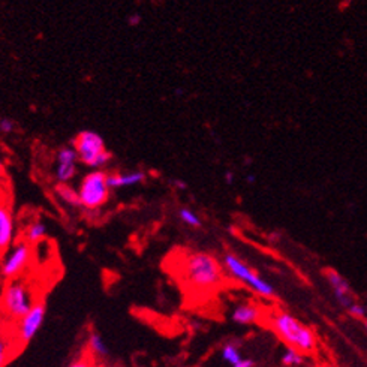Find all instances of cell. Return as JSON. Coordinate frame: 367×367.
<instances>
[{"label": "cell", "mask_w": 367, "mask_h": 367, "mask_svg": "<svg viewBox=\"0 0 367 367\" xmlns=\"http://www.w3.org/2000/svg\"><path fill=\"white\" fill-rule=\"evenodd\" d=\"M183 280L196 291H212L224 282L222 262L207 252H191L182 264Z\"/></svg>", "instance_id": "cell-1"}, {"label": "cell", "mask_w": 367, "mask_h": 367, "mask_svg": "<svg viewBox=\"0 0 367 367\" xmlns=\"http://www.w3.org/2000/svg\"><path fill=\"white\" fill-rule=\"evenodd\" d=\"M270 327L288 348L297 350L301 354L312 352L317 346V338L313 331L288 312L279 310L271 313Z\"/></svg>", "instance_id": "cell-2"}, {"label": "cell", "mask_w": 367, "mask_h": 367, "mask_svg": "<svg viewBox=\"0 0 367 367\" xmlns=\"http://www.w3.org/2000/svg\"><path fill=\"white\" fill-rule=\"evenodd\" d=\"M34 291L24 279L8 280L0 296V310L13 321H21L35 306Z\"/></svg>", "instance_id": "cell-3"}, {"label": "cell", "mask_w": 367, "mask_h": 367, "mask_svg": "<svg viewBox=\"0 0 367 367\" xmlns=\"http://www.w3.org/2000/svg\"><path fill=\"white\" fill-rule=\"evenodd\" d=\"M73 149L78 154V161L92 170H102L111 161L113 154L105 147L103 138L94 131H82L73 140Z\"/></svg>", "instance_id": "cell-4"}, {"label": "cell", "mask_w": 367, "mask_h": 367, "mask_svg": "<svg viewBox=\"0 0 367 367\" xmlns=\"http://www.w3.org/2000/svg\"><path fill=\"white\" fill-rule=\"evenodd\" d=\"M222 266L231 278L238 280L240 283H243V285L257 292L258 296L267 298L276 296L275 287L270 285L266 279H262L254 268H250L246 262L243 259H240L237 255L225 254L222 259Z\"/></svg>", "instance_id": "cell-5"}, {"label": "cell", "mask_w": 367, "mask_h": 367, "mask_svg": "<svg viewBox=\"0 0 367 367\" xmlns=\"http://www.w3.org/2000/svg\"><path fill=\"white\" fill-rule=\"evenodd\" d=\"M107 175L103 170H93L82 177L78 186L81 207L87 212H96L108 203L110 187L107 185Z\"/></svg>", "instance_id": "cell-6"}, {"label": "cell", "mask_w": 367, "mask_h": 367, "mask_svg": "<svg viewBox=\"0 0 367 367\" xmlns=\"http://www.w3.org/2000/svg\"><path fill=\"white\" fill-rule=\"evenodd\" d=\"M31 259H34V246L29 245L26 240L20 238L0 258V275L8 280L20 279L29 268Z\"/></svg>", "instance_id": "cell-7"}, {"label": "cell", "mask_w": 367, "mask_h": 367, "mask_svg": "<svg viewBox=\"0 0 367 367\" xmlns=\"http://www.w3.org/2000/svg\"><path fill=\"white\" fill-rule=\"evenodd\" d=\"M45 303L44 301H36L35 306L26 315V317L18 321V330H17V338L21 345L29 343L31 339L35 338L36 333L41 330L42 324L45 319Z\"/></svg>", "instance_id": "cell-8"}, {"label": "cell", "mask_w": 367, "mask_h": 367, "mask_svg": "<svg viewBox=\"0 0 367 367\" xmlns=\"http://www.w3.org/2000/svg\"><path fill=\"white\" fill-rule=\"evenodd\" d=\"M78 154L73 147H63L56 154L55 177L59 185H69L78 171Z\"/></svg>", "instance_id": "cell-9"}, {"label": "cell", "mask_w": 367, "mask_h": 367, "mask_svg": "<svg viewBox=\"0 0 367 367\" xmlns=\"http://www.w3.org/2000/svg\"><path fill=\"white\" fill-rule=\"evenodd\" d=\"M325 279H327L330 288L333 289L334 294V298L338 301L343 309L348 310L350 306L352 303H355L354 300V294H352V288L340 273H338L333 268H327L324 271Z\"/></svg>", "instance_id": "cell-10"}, {"label": "cell", "mask_w": 367, "mask_h": 367, "mask_svg": "<svg viewBox=\"0 0 367 367\" xmlns=\"http://www.w3.org/2000/svg\"><path fill=\"white\" fill-rule=\"evenodd\" d=\"M17 241V225L10 206H0V258Z\"/></svg>", "instance_id": "cell-11"}, {"label": "cell", "mask_w": 367, "mask_h": 367, "mask_svg": "<svg viewBox=\"0 0 367 367\" xmlns=\"http://www.w3.org/2000/svg\"><path fill=\"white\" fill-rule=\"evenodd\" d=\"M145 173L144 171H128V173H108L107 175V185L110 191L113 189H122V187H131L141 185L145 182Z\"/></svg>", "instance_id": "cell-12"}, {"label": "cell", "mask_w": 367, "mask_h": 367, "mask_svg": "<svg viewBox=\"0 0 367 367\" xmlns=\"http://www.w3.org/2000/svg\"><path fill=\"white\" fill-rule=\"evenodd\" d=\"M261 318V310L255 304L250 303H243L238 304V306L231 313V319H233L236 324L240 325H250L258 322Z\"/></svg>", "instance_id": "cell-13"}, {"label": "cell", "mask_w": 367, "mask_h": 367, "mask_svg": "<svg viewBox=\"0 0 367 367\" xmlns=\"http://www.w3.org/2000/svg\"><path fill=\"white\" fill-rule=\"evenodd\" d=\"M47 233H48V226L44 220L35 219V220H31V222L24 228L23 237L21 238L26 240L27 243L31 246H36L45 240Z\"/></svg>", "instance_id": "cell-14"}, {"label": "cell", "mask_w": 367, "mask_h": 367, "mask_svg": "<svg viewBox=\"0 0 367 367\" xmlns=\"http://www.w3.org/2000/svg\"><path fill=\"white\" fill-rule=\"evenodd\" d=\"M55 191H56V195L62 203H65L69 207H81L78 189H75L71 185H59L57 183Z\"/></svg>", "instance_id": "cell-15"}, {"label": "cell", "mask_w": 367, "mask_h": 367, "mask_svg": "<svg viewBox=\"0 0 367 367\" xmlns=\"http://www.w3.org/2000/svg\"><path fill=\"white\" fill-rule=\"evenodd\" d=\"M87 351L94 357V359L99 360V359H105V357L108 355V346L98 333H92L89 336Z\"/></svg>", "instance_id": "cell-16"}, {"label": "cell", "mask_w": 367, "mask_h": 367, "mask_svg": "<svg viewBox=\"0 0 367 367\" xmlns=\"http://www.w3.org/2000/svg\"><path fill=\"white\" fill-rule=\"evenodd\" d=\"M178 219H180L185 225L191 226V228H201L203 226L201 217H199L191 208L183 207V208L178 210Z\"/></svg>", "instance_id": "cell-17"}, {"label": "cell", "mask_w": 367, "mask_h": 367, "mask_svg": "<svg viewBox=\"0 0 367 367\" xmlns=\"http://www.w3.org/2000/svg\"><path fill=\"white\" fill-rule=\"evenodd\" d=\"M222 359L228 364L236 366L237 363L243 360V357H241V352H240L238 346L236 343H225L224 348H222Z\"/></svg>", "instance_id": "cell-18"}, {"label": "cell", "mask_w": 367, "mask_h": 367, "mask_svg": "<svg viewBox=\"0 0 367 367\" xmlns=\"http://www.w3.org/2000/svg\"><path fill=\"white\" fill-rule=\"evenodd\" d=\"M68 367H98V364L96 359L89 351H86L77 357V359H73Z\"/></svg>", "instance_id": "cell-19"}, {"label": "cell", "mask_w": 367, "mask_h": 367, "mask_svg": "<svg viewBox=\"0 0 367 367\" xmlns=\"http://www.w3.org/2000/svg\"><path fill=\"white\" fill-rule=\"evenodd\" d=\"M282 363L285 366H297L303 363V355L297 350L287 348V351L282 355Z\"/></svg>", "instance_id": "cell-20"}, {"label": "cell", "mask_w": 367, "mask_h": 367, "mask_svg": "<svg viewBox=\"0 0 367 367\" xmlns=\"http://www.w3.org/2000/svg\"><path fill=\"white\" fill-rule=\"evenodd\" d=\"M10 357H13V345L0 338V367H5Z\"/></svg>", "instance_id": "cell-21"}, {"label": "cell", "mask_w": 367, "mask_h": 367, "mask_svg": "<svg viewBox=\"0 0 367 367\" xmlns=\"http://www.w3.org/2000/svg\"><path fill=\"white\" fill-rule=\"evenodd\" d=\"M348 313L352 315L354 318H359V319H363V321H364L366 317H367V309L363 306V304L355 301V303H352L351 306H350Z\"/></svg>", "instance_id": "cell-22"}, {"label": "cell", "mask_w": 367, "mask_h": 367, "mask_svg": "<svg viewBox=\"0 0 367 367\" xmlns=\"http://www.w3.org/2000/svg\"><path fill=\"white\" fill-rule=\"evenodd\" d=\"M10 191H9V186L0 180V206H10Z\"/></svg>", "instance_id": "cell-23"}, {"label": "cell", "mask_w": 367, "mask_h": 367, "mask_svg": "<svg viewBox=\"0 0 367 367\" xmlns=\"http://www.w3.org/2000/svg\"><path fill=\"white\" fill-rule=\"evenodd\" d=\"M15 131V122L10 119H0V132L5 135H10Z\"/></svg>", "instance_id": "cell-24"}, {"label": "cell", "mask_w": 367, "mask_h": 367, "mask_svg": "<svg viewBox=\"0 0 367 367\" xmlns=\"http://www.w3.org/2000/svg\"><path fill=\"white\" fill-rule=\"evenodd\" d=\"M255 366V361L250 360V359H243L240 363H237L236 366L233 367H254Z\"/></svg>", "instance_id": "cell-25"}, {"label": "cell", "mask_w": 367, "mask_h": 367, "mask_svg": "<svg viewBox=\"0 0 367 367\" xmlns=\"http://www.w3.org/2000/svg\"><path fill=\"white\" fill-rule=\"evenodd\" d=\"M140 21H141V17H140L138 14H134V15L129 17L128 23H129L131 26H136V24H140Z\"/></svg>", "instance_id": "cell-26"}, {"label": "cell", "mask_w": 367, "mask_h": 367, "mask_svg": "<svg viewBox=\"0 0 367 367\" xmlns=\"http://www.w3.org/2000/svg\"><path fill=\"white\" fill-rule=\"evenodd\" d=\"M5 177H6V166L2 157H0V180H3Z\"/></svg>", "instance_id": "cell-27"}, {"label": "cell", "mask_w": 367, "mask_h": 367, "mask_svg": "<svg viewBox=\"0 0 367 367\" xmlns=\"http://www.w3.org/2000/svg\"><path fill=\"white\" fill-rule=\"evenodd\" d=\"M225 182H226V185H233L234 183V173L233 171H226L225 173Z\"/></svg>", "instance_id": "cell-28"}, {"label": "cell", "mask_w": 367, "mask_h": 367, "mask_svg": "<svg viewBox=\"0 0 367 367\" xmlns=\"http://www.w3.org/2000/svg\"><path fill=\"white\" fill-rule=\"evenodd\" d=\"M246 182H247L249 185H254V183L257 182V177H255L254 174H249V175L246 177Z\"/></svg>", "instance_id": "cell-29"}, {"label": "cell", "mask_w": 367, "mask_h": 367, "mask_svg": "<svg viewBox=\"0 0 367 367\" xmlns=\"http://www.w3.org/2000/svg\"><path fill=\"white\" fill-rule=\"evenodd\" d=\"M174 183H175V186H177V187H180V189H186V183H185V182H182V180H174Z\"/></svg>", "instance_id": "cell-30"}, {"label": "cell", "mask_w": 367, "mask_h": 367, "mask_svg": "<svg viewBox=\"0 0 367 367\" xmlns=\"http://www.w3.org/2000/svg\"><path fill=\"white\" fill-rule=\"evenodd\" d=\"M3 280H2V275H0V296H2V291H3Z\"/></svg>", "instance_id": "cell-31"}, {"label": "cell", "mask_w": 367, "mask_h": 367, "mask_svg": "<svg viewBox=\"0 0 367 367\" xmlns=\"http://www.w3.org/2000/svg\"><path fill=\"white\" fill-rule=\"evenodd\" d=\"M363 324H364V327H366V330H367V319H364Z\"/></svg>", "instance_id": "cell-32"}]
</instances>
